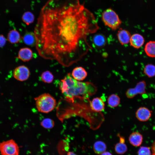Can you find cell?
<instances>
[{
	"label": "cell",
	"mask_w": 155,
	"mask_h": 155,
	"mask_svg": "<svg viewBox=\"0 0 155 155\" xmlns=\"http://www.w3.org/2000/svg\"><path fill=\"white\" fill-rule=\"evenodd\" d=\"M99 28L94 14L79 0H49L34 28L36 49L43 58L69 67L86 53L88 36Z\"/></svg>",
	"instance_id": "cell-1"
},
{
	"label": "cell",
	"mask_w": 155,
	"mask_h": 155,
	"mask_svg": "<svg viewBox=\"0 0 155 155\" xmlns=\"http://www.w3.org/2000/svg\"><path fill=\"white\" fill-rule=\"evenodd\" d=\"M61 92L65 98L73 100L76 98L87 99L96 92V87L90 82H81L74 79L68 73L59 83Z\"/></svg>",
	"instance_id": "cell-2"
},
{
	"label": "cell",
	"mask_w": 155,
	"mask_h": 155,
	"mask_svg": "<svg viewBox=\"0 0 155 155\" xmlns=\"http://www.w3.org/2000/svg\"><path fill=\"white\" fill-rule=\"evenodd\" d=\"M34 99L36 108L41 113H49L53 110L56 105V100L49 93L42 94Z\"/></svg>",
	"instance_id": "cell-3"
},
{
	"label": "cell",
	"mask_w": 155,
	"mask_h": 155,
	"mask_svg": "<svg viewBox=\"0 0 155 155\" xmlns=\"http://www.w3.org/2000/svg\"><path fill=\"white\" fill-rule=\"evenodd\" d=\"M101 18L104 25L113 30L119 28L122 23L118 15L111 8L105 10L102 13Z\"/></svg>",
	"instance_id": "cell-4"
},
{
	"label": "cell",
	"mask_w": 155,
	"mask_h": 155,
	"mask_svg": "<svg viewBox=\"0 0 155 155\" xmlns=\"http://www.w3.org/2000/svg\"><path fill=\"white\" fill-rule=\"evenodd\" d=\"M0 153L1 155H20L19 147L12 139L0 142Z\"/></svg>",
	"instance_id": "cell-5"
},
{
	"label": "cell",
	"mask_w": 155,
	"mask_h": 155,
	"mask_svg": "<svg viewBox=\"0 0 155 155\" xmlns=\"http://www.w3.org/2000/svg\"><path fill=\"white\" fill-rule=\"evenodd\" d=\"M146 83L144 81L138 82L134 88H130L127 90L125 94L127 97L132 98L137 94H145L146 93Z\"/></svg>",
	"instance_id": "cell-6"
},
{
	"label": "cell",
	"mask_w": 155,
	"mask_h": 155,
	"mask_svg": "<svg viewBox=\"0 0 155 155\" xmlns=\"http://www.w3.org/2000/svg\"><path fill=\"white\" fill-rule=\"evenodd\" d=\"M13 75L14 78L20 81H24L28 79L30 75L29 69L24 65H20L14 69Z\"/></svg>",
	"instance_id": "cell-7"
},
{
	"label": "cell",
	"mask_w": 155,
	"mask_h": 155,
	"mask_svg": "<svg viewBox=\"0 0 155 155\" xmlns=\"http://www.w3.org/2000/svg\"><path fill=\"white\" fill-rule=\"evenodd\" d=\"M90 107L91 110L95 112L103 111L105 108V104L103 100L99 97L94 98L90 102Z\"/></svg>",
	"instance_id": "cell-8"
},
{
	"label": "cell",
	"mask_w": 155,
	"mask_h": 155,
	"mask_svg": "<svg viewBox=\"0 0 155 155\" xmlns=\"http://www.w3.org/2000/svg\"><path fill=\"white\" fill-rule=\"evenodd\" d=\"M152 111L145 107H140L135 113V116L137 119L142 122L148 120L152 115Z\"/></svg>",
	"instance_id": "cell-9"
},
{
	"label": "cell",
	"mask_w": 155,
	"mask_h": 155,
	"mask_svg": "<svg viewBox=\"0 0 155 155\" xmlns=\"http://www.w3.org/2000/svg\"><path fill=\"white\" fill-rule=\"evenodd\" d=\"M117 35L119 41L121 45L127 44L129 42L131 35L128 31L120 28Z\"/></svg>",
	"instance_id": "cell-10"
},
{
	"label": "cell",
	"mask_w": 155,
	"mask_h": 155,
	"mask_svg": "<svg viewBox=\"0 0 155 155\" xmlns=\"http://www.w3.org/2000/svg\"><path fill=\"white\" fill-rule=\"evenodd\" d=\"M144 38L142 35L136 33L131 36L129 43L131 46L135 49H138L144 44Z\"/></svg>",
	"instance_id": "cell-11"
},
{
	"label": "cell",
	"mask_w": 155,
	"mask_h": 155,
	"mask_svg": "<svg viewBox=\"0 0 155 155\" xmlns=\"http://www.w3.org/2000/svg\"><path fill=\"white\" fill-rule=\"evenodd\" d=\"M32 50L29 48L24 47L20 49L17 57L24 62H26L32 59Z\"/></svg>",
	"instance_id": "cell-12"
},
{
	"label": "cell",
	"mask_w": 155,
	"mask_h": 155,
	"mask_svg": "<svg viewBox=\"0 0 155 155\" xmlns=\"http://www.w3.org/2000/svg\"><path fill=\"white\" fill-rule=\"evenodd\" d=\"M87 74V72L84 68L79 67H75L73 70L71 75L75 80L81 81L85 79Z\"/></svg>",
	"instance_id": "cell-13"
},
{
	"label": "cell",
	"mask_w": 155,
	"mask_h": 155,
	"mask_svg": "<svg viewBox=\"0 0 155 155\" xmlns=\"http://www.w3.org/2000/svg\"><path fill=\"white\" fill-rule=\"evenodd\" d=\"M143 140L142 135L140 133L137 131L131 133L129 137L130 143L135 147L140 146L142 143Z\"/></svg>",
	"instance_id": "cell-14"
},
{
	"label": "cell",
	"mask_w": 155,
	"mask_h": 155,
	"mask_svg": "<svg viewBox=\"0 0 155 155\" xmlns=\"http://www.w3.org/2000/svg\"><path fill=\"white\" fill-rule=\"evenodd\" d=\"M22 39L19 32L16 30H12L9 32L7 40L11 43L16 44L19 42Z\"/></svg>",
	"instance_id": "cell-15"
},
{
	"label": "cell",
	"mask_w": 155,
	"mask_h": 155,
	"mask_svg": "<svg viewBox=\"0 0 155 155\" xmlns=\"http://www.w3.org/2000/svg\"><path fill=\"white\" fill-rule=\"evenodd\" d=\"M22 39L26 45L33 46L36 45V40L34 33L28 32L24 34Z\"/></svg>",
	"instance_id": "cell-16"
},
{
	"label": "cell",
	"mask_w": 155,
	"mask_h": 155,
	"mask_svg": "<svg viewBox=\"0 0 155 155\" xmlns=\"http://www.w3.org/2000/svg\"><path fill=\"white\" fill-rule=\"evenodd\" d=\"M145 52L147 56L151 57H155V41H150L146 44Z\"/></svg>",
	"instance_id": "cell-17"
},
{
	"label": "cell",
	"mask_w": 155,
	"mask_h": 155,
	"mask_svg": "<svg viewBox=\"0 0 155 155\" xmlns=\"http://www.w3.org/2000/svg\"><path fill=\"white\" fill-rule=\"evenodd\" d=\"M120 102V97L118 95L115 94L110 95L107 99L108 105L111 108L117 107L119 105Z\"/></svg>",
	"instance_id": "cell-18"
},
{
	"label": "cell",
	"mask_w": 155,
	"mask_h": 155,
	"mask_svg": "<svg viewBox=\"0 0 155 155\" xmlns=\"http://www.w3.org/2000/svg\"><path fill=\"white\" fill-rule=\"evenodd\" d=\"M106 149V144L103 142L98 141L95 142L93 145V150L96 154H101Z\"/></svg>",
	"instance_id": "cell-19"
},
{
	"label": "cell",
	"mask_w": 155,
	"mask_h": 155,
	"mask_svg": "<svg viewBox=\"0 0 155 155\" xmlns=\"http://www.w3.org/2000/svg\"><path fill=\"white\" fill-rule=\"evenodd\" d=\"M93 41L94 44L96 46L101 47L104 46L106 44V38L102 34H97L94 36Z\"/></svg>",
	"instance_id": "cell-20"
},
{
	"label": "cell",
	"mask_w": 155,
	"mask_h": 155,
	"mask_svg": "<svg viewBox=\"0 0 155 155\" xmlns=\"http://www.w3.org/2000/svg\"><path fill=\"white\" fill-rule=\"evenodd\" d=\"M115 150L116 152L119 154H123L127 150V147L125 142L120 141L115 145Z\"/></svg>",
	"instance_id": "cell-21"
},
{
	"label": "cell",
	"mask_w": 155,
	"mask_h": 155,
	"mask_svg": "<svg viewBox=\"0 0 155 155\" xmlns=\"http://www.w3.org/2000/svg\"><path fill=\"white\" fill-rule=\"evenodd\" d=\"M41 80L47 83H50L53 82L54 76L52 73L49 71L43 72L41 75Z\"/></svg>",
	"instance_id": "cell-22"
},
{
	"label": "cell",
	"mask_w": 155,
	"mask_h": 155,
	"mask_svg": "<svg viewBox=\"0 0 155 155\" xmlns=\"http://www.w3.org/2000/svg\"><path fill=\"white\" fill-rule=\"evenodd\" d=\"M144 72L147 76L152 78L155 76V65L152 64L147 65L144 68Z\"/></svg>",
	"instance_id": "cell-23"
},
{
	"label": "cell",
	"mask_w": 155,
	"mask_h": 155,
	"mask_svg": "<svg viewBox=\"0 0 155 155\" xmlns=\"http://www.w3.org/2000/svg\"><path fill=\"white\" fill-rule=\"evenodd\" d=\"M22 19L24 22L27 25H29L33 22L34 19V17L31 12L26 11L23 14Z\"/></svg>",
	"instance_id": "cell-24"
},
{
	"label": "cell",
	"mask_w": 155,
	"mask_h": 155,
	"mask_svg": "<svg viewBox=\"0 0 155 155\" xmlns=\"http://www.w3.org/2000/svg\"><path fill=\"white\" fill-rule=\"evenodd\" d=\"M40 124L45 129H51L53 127L55 123L52 119L50 118H46L41 121Z\"/></svg>",
	"instance_id": "cell-25"
},
{
	"label": "cell",
	"mask_w": 155,
	"mask_h": 155,
	"mask_svg": "<svg viewBox=\"0 0 155 155\" xmlns=\"http://www.w3.org/2000/svg\"><path fill=\"white\" fill-rule=\"evenodd\" d=\"M138 155H151V153L149 147L141 146L137 152Z\"/></svg>",
	"instance_id": "cell-26"
},
{
	"label": "cell",
	"mask_w": 155,
	"mask_h": 155,
	"mask_svg": "<svg viewBox=\"0 0 155 155\" xmlns=\"http://www.w3.org/2000/svg\"><path fill=\"white\" fill-rule=\"evenodd\" d=\"M6 39L5 37L2 34H0V48L3 47L5 44Z\"/></svg>",
	"instance_id": "cell-27"
},
{
	"label": "cell",
	"mask_w": 155,
	"mask_h": 155,
	"mask_svg": "<svg viewBox=\"0 0 155 155\" xmlns=\"http://www.w3.org/2000/svg\"><path fill=\"white\" fill-rule=\"evenodd\" d=\"M151 148L152 155H155V140L152 145Z\"/></svg>",
	"instance_id": "cell-28"
},
{
	"label": "cell",
	"mask_w": 155,
	"mask_h": 155,
	"mask_svg": "<svg viewBox=\"0 0 155 155\" xmlns=\"http://www.w3.org/2000/svg\"><path fill=\"white\" fill-rule=\"evenodd\" d=\"M101 155H113L111 153L108 152H104L102 153Z\"/></svg>",
	"instance_id": "cell-29"
},
{
	"label": "cell",
	"mask_w": 155,
	"mask_h": 155,
	"mask_svg": "<svg viewBox=\"0 0 155 155\" xmlns=\"http://www.w3.org/2000/svg\"><path fill=\"white\" fill-rule=\"evenodd\" d=\"M67 155H76L73 152H69L68 153Z\"/></svg>",
	"instance_id": "cell-30"
}]
</instances>
